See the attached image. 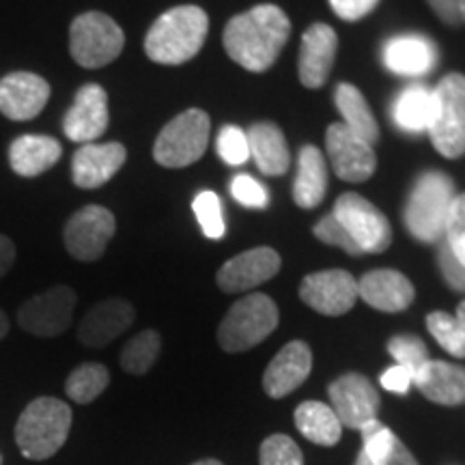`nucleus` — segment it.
I'll return each instance as SVG.
<instances>
[{"label": "nucleus", "instance_id": "c9c22d12", "mask_svg": "<svg viewBox=\"0 0 465 465\" xmlns=\"http://www.w3.org/2000/svg\"><path fill=\"white\" fill-rule=\"evenodd\" d=\"M259 461L261 465H304V457L289 435L274 433L261 444Z\"/></svg>", "mask_w": 465, "mask_h": 465}, {"label": "nucleus", "instance_id": "412c9836", "mask_svg": "<svg viewBox=\"0 0 465 465\" xmlns=\"http://www.w3.org/2000/svg\"><path fill=\"white\" fill-rule=\"evenodd\" d=\"M312 371V351L304 341H291L276 353L263 373V391L272 399H284L298 391Z\"/></svg>", "mask_w": 465, "mask_h": 465}, {"label": "nucleus", "instance_id": "dca6fc26", "mask_svg": "<svg viewBox=\"0 0 465 465\" xmlns=\"http://www.w3.org/2000/svg\"><path fill=\"white\" fill-rule=\"evenodd\" d=\"M108 116V93L100 84H84L75 93L72 108L63 119V132L69 141L86 144L95 143L106 132Z\"/></svg>", "mask_w": 465, "mask_h": 465}, {"label": "nucleus", "instance_id": "c03bdc74", "mask_svg": "<svg viewBox=\"0 0 465 465\" xmlns=\"http://www.w3.org/2000/svg\"><path fill=\"white\" fill-rule=\"evenodd\" d=\"M429 7L435 11V15L444 22L446 26H459L461 22V0H427Z\"/></svg>", "mask_w": 465, "mask_h": 465}, {"label": "nucleus", "instance_id": "3c124183", "mask_svg": "<svg viewBox=\"0 0 465 465\" xmlns=\"http://www.w3.org/2000/svg\"><path fill=\"white\" fill-rule=\"evenodd\" d=\"M457 317H459V319H461V322L465 323V300L461 302V304H459V306H457Z\"/></svg>", "mask_w": 465, "mask_h": 465}, {"label": "nucleus", "instance_id": "5701e85b", "mask_svg": "<svg viewBox=\"0 0 465 465\" xmlns=\"http://www.w3.org/2000/svg\"><path fill=\"white\" fill-rule=\"evenodd\" d=\"M414 383L431 403L446 407L465 403V366L429 360L416 373Z\"/></svg>", "mask_w": 465, "mask_h": 465}, {"label": "nucleus", "instance_id": "49530a36", "mask_svg": "<svg viewBox=\"0 0 465 465\" xmlns=\"http://www.w3.org/2000/svg\"><path fill=\"white\" fill-rule=\"evenodd\" d=\"M15 263V246L7 235H0V278Z\"/></svg>", "mask_w": 465, "mask_h": 465}, {"label": "nucleus", "instance_id": "e433bc0d", "mask_svg": "<svg viewBox=\"0 0 465 465\" xmlns=\"http://www.w3.org/2000/svg\"><path fill=\"white\" fill-rule=\"evenodd\" d=\"M218 155L229 166H242L250 158L246 132L237 125H224L218 134Z\"/></svg>", "mask_w": 465, "mask_h": 465}, {"label": "nucleus", "instance_id": "7ed1b4c3", "mask_svg": "<svg viewBox=\"0 0 465 465\" xmlns=\"http://www.w3.org/2000/svg\"><path fill=\"white\" fill-rule=\"evenodd\" d=\"M72 410L56 397H39L25 407L15 422V441L33 461L54 457L65 446L72 429Z\"/></svg>", "mask_w": 465, "mask_h": 465}, {"label": "nucleus", "instance_id": "c85d7f7f", "mask_svg": "<svg viewBox=\"0 0 465 465\" xmlns=\"http://www.w3.org/2000/svg\"><path fill=\"white\" fill-rule=\"evenodd\" d=\"M334 102L339 113L342 114V125H347L353 134H358L362 141L375 144L380 141V124H377L373 110L366 104L364 95L356 86L349 83H341L336 86Z\"/></svg>", "mask_w": 465, "mask_h": 465}, {"label": "nucleus", "instance_id": "4c0bfd02", "mask_svg": "<svg viewBox=\"0 0 465 465\" xmlns=\"http://www.w3.org/2000/svg\"><path fill=\"white\" fill-rule=\"evenodd\" d=\"M444 237L446 246L452 250L459 263L465 265V194H459L452 201L449 220H446Z\"/></svg>", "mask_w": 465, "mask_h": 465}, {"label": "nucleus", "instance_id": "2f4dec72", "mask_svg": "<svg viewBox=\"0 0 465 465\" xmlns=\"http://www.w3.org/2000/svg\"><path fill=\"white\" fill-rule=\"evenodd\" d=\"M162 349V336L155 330H143L121 349V369L130 375L149 373L151 366L158 362Z\"/></svg>", "mask_w": 465, "mask_h": 465}, {"label": "nucleus", "instance_id": "6ab92c4d", "mask_svg": "<svg viewBox=\"0 0 465 465\" xmlns=\"http://www.w3.org/2000/svg\"><path fill=\"white\" fill-rule=\"evenodd\" d=\"M136 319V311L127 300L110 298L97 302L78 325V341L84 347L102 349L119 339Z\"/></svg>", "mask_w": 465, "mask_h": 465}, {"label": "nucleus", "instance_id": "f03ea898", "mask_svg": "<svg viewBox=\"0 0 465 465\" xmlns=\"http://www.w3.org/2000/svg\"><path fill=\"white\" fill-rule=\"evenodd\" d=\"M209 33V17L196 5H182L162 14L144 37V52L160 65H183L199 54Z\"/></svg>", "mask_w": 465, "mask_h": 465}, {"label": "nucleus", "instance_id": "2eb2a0df", "mask_svg": "<svg viewBox=\"0 0 465 465\" xmlns=\"http://www.w3.org/2000/svg\"><path fill=\"white\" fill-rule=\"evenodd\" d=\"M281 254L274 248H252L226 261L218 270L216 282L224 293H246V291L272 281L281 272Z\"/></svg>", "mask_w": 465, "mask_h": 465}, {"label": "nucleus", "instance_id": "0eeeda50", "mask_svg": "<svg viewBox=\"0 0 465 465\" xmlns=\"http://www.w3.org/2000/svg\"><path fill=\"white\" fill-rule=\"evenodd\" d=\"M125 48V35L113 17L102 11L80 14L69 26V52L84 69L106 67Z\"/></svg>", "mask_w": 465, "mask_h": 465}, {"label": "nucleus", "instance_id": "a19ab883", "mask_svg": "<svg viewBox=\"0 0 465 465\" xmlns=\"http://www.w3.org/2000/svg\"><path fill=\"white\" fill-rule=\"evenodd\" d=\"M438 263H440L441 276H444V281L449 282V287L452 291H459V293H465V265L459 263V259L452 254V250L446 246V242L441 243L440 248Z\"/></svg>", "mask_w": 465, "mask_h": 465}, {"label": "nucleus", "instance_id": "9d476101", "mask_svg": "<svg viewBox=\"0 0 465 465\" xmlns=\"http://www.w3.org/2000/svg\"><path fill=\"white\" fill-rule=\"evenodd\" d=\"M75 302L78 298L72 287L56 284V287L26 300L17 311V323L28 334L52 339V336L65 332L72 325Z\"/></svg>", "mask_w": 465, "mask_h": 465}, {"label": "nucleus", "instance_id": "b1692460", "mask_svg": "<svg viewBox=\"0 0 465 465\" xmlns=\"http://www.w3.org/2000/svg\"><path fill=\"white\" fill-rule=\"evenodd\" d=\"M438 61V50L422 35H399L383 45V65L392 74L416 78L429 74Z\"/></svg>", "mask_w": 465, "mask_h": 465}, {"label": "nucleus", "instance_id": "4be33fe9", "mask_svg": "<svg viewBox=\"0 0 465 465\" xmlns=\"http://www.w3.org/2000/svg\"><path fill=\"white\" fill-rule=\"evenodd\" d=\"M358 298L381 312H401L416 298L414 284L397 270H371L358 281Z\"/></svg>", "mask_w": 465, "mask_h": 465}, {"label": "nucleus", "instance_id": "f704fd0d", "mask_svg": "<svg viewBox=\"0 0 465 465\" xmlns=\"http://www.w3.org/2000/svg\"><path fill=\"white\" fill-rule=\"evenodd\" d=\"M388 353L397 360L399 366H403V369L410 371L414 377L418 371L431 360L429 358L427 345H424V342L414 334L392 336V339L388 341Z\"/></svg>", "mask_w": 465, "mask_h": 465}, {"label": "nucleus", "instance_id": "9b49d317", "mask_svg": "<svg viewBox=\"0 0 465 465\" xmlns=\"http://www.w3.org/2000/svg\"><path fill=\"white\" fill-rule=\"evenodd\" d=\"M116 231L113 212L102 205H86L67 220L63 242L67 252L83 263L102 259Z\"/></svg>", "mask_w": 465, "mask_h": 465}, {"label": "nucleus", "instance_id": "f3484780", "mask_svg": "<svg viewBox=\"0 0 465 465\" xmlns=\"http://www.w3.org/2000/svg\"><path fill=\"white\" fill-rule=\"evenodd\" d=\"M50 100V84L42 75L14 72L0 80V114L11 121H31Z\"/></svg>", "mask_w": 465, "mask_h": 465}, {"label": "nucleus", "instance_id": "de8ad7c7", "mask_svg": "<svg viewBox=\"0 0 465 465\" xmlns=\"http://www.w3.org/2000/svg\"><path fill=\"white\" fill-rule=\"evenodd\" d=\"M7 332H9V319H7V315H5L3 308H0V341L7 336Z\"/></svg>", "mask_w": 465, "mask_h": 465}, {"label": "nucleus", "instance_id": "cd10ccee", "mask_svg": "<svg viewBox=\"0 0 465 465\" xmlns=\"http://www.w3.org/2000/svg\"><path fill=\"white\" fill-rule=\"evenodd\" d=\"M295 427L308 441L317 446H336L341 441L342 424L330 405L322 401H304L293 414Z\"/></svg>", "mask_w": 465, "mask_h": 465}, {"label": "nucleus", "instance_id": "c756f323", "mask_svg": "<svg viewBox=\"0 0 465 465\" xmlns=\"http://www.w3.org/2000/svg\"><path fill=\"white\" fill-rule=\"evenodd\" d=\"M394 124L407 134L427 132L433 116V91L422 84H411L401 93L392 108Z\"/></svg>", "mask_w": 465, "mask_h": 465}, {"label": "nucleus", "instance_id": "a18cd8bd", "mask_svg": "<svg viewBox=\"0 0 465 465\" xmlns=\"http://www.w3.org/2000/svg\"><path fill=\"white\" fill-rule=\"evenodd\" d=\"M383 465H420V463L416 461V457L411 455L410 449H407L403 441L397 438V440H394L392 449H391V452H388V457H386V461H383Z\"/></svg>", "mask_w": 465, "mask_h": 465}, {"label": "nucleus", "instance_id": "f8f14e48", "mask_svg": "<svg viewBox=\"0 0 465 465\" xmlns=\"http://www.w3.org/2000/svg\"><path fill=\"white\" fill-rule=\"evenodd\" d=\"M330 394V407L334 410V414L339 416L342 427L349 429H360L366 422L377 420L380 414V392L375 391V386L371 380H366L360 373H345L339 380H334L328 388Z\"/></svg>", "mask_w": 465, "mask_h": 465}, {"label": "nucleus", "instance_id": "09e8293b", "mask_svg": "<svg viewBox=\"0 0 465 465\" xmlns=\"http://www.w3.org/2000/svg\"><path fill=\"white\" fill-rule=\"evenodd\" d=\"M353 465H375L373 461H371L369 457H366V452L364 450H360V455H358V459H356V463Z\"/></svg>", "mask_w": 465, "mask_h": 465}, {"label": "nucleus", "instance_id": "7c9ffc66", "mask_svg": "<svg viewBox=\"0 0 465 465\" xmlns=\"http://www.w3.org/2000/svg\"><path fill=\"white\" fill-rule=\"evenodd\" d=\"M110 383V373L104 364L86 362L80 364L69 373L65 381V392L74 403L89 405L106 391Z\"/></svg>", "mask_w": 465, "mask_h": 465}, {"label": "nucleus", "instance_id": "a878e982", "mask_svg": "<svg viewBox=\"0 0 465 465\" xmlns=\"http://www.w3.org/2000/svg\"><path fill=\"white\" fill-rule=\"evenodd\" d=\"M250 155L257 162V168L267 177H278L284 174L291 166V151L284 141V134L278 125L270 121L254 124L246 132Z\"/></svg>", "mask_w": 465, "mask_h": 465}, {"label": "nucleus", "instance_id": "72a5a7b5", "mask_svg": "<svg viewBox=\"0 0 465 465\" xmlns=\"http://www.w3.org/2000/svg\"><path fill=\"white\" fill-rule=\"evenodd\" d=\"M192 209H194L196 220H199L203 232L209 240H223L224 237V216H223V203H220L218 194L212 190H203L192 201Z\"/></svg>", "mask_w": 465, "mask_h": 465}, {"label": "nucleus", "instance_id": "393cba45", "mask_svg": "<svg viewBox=\"0 0 465 465\" xmlns=\"http://www.w3.org/2000/svg\"><path fill=\"white\" fill-rule=\"evenodd\" d=\"M63 147L56 138L42 134H25L9 147V164L20 177H37L61 160Z\"/></svg>", "mask_w": 465, "mask_h": 465}, {"label": "nucleus", "instance_id": "603ef678", "mask_svg": "<svg viewBox=\"0 0 465 465\" xmlns=\"http://www.w3.org/2000/svg\"><path fill=\"white\" fill-rule=\"evenodd\" d=\"M461 22L465 25V0H461Z\"/></svg>", "mask_w": 465, "mask_h": 465}, {"label": "nucleus", "instance_id": "4468645a", "mask_svg": "<svg viewBox=\"0 0 465 465\" xmlns=\"http://www.w3.org/2000/svg\"><path fill=\"white\" fill-rule=\"evenodd\" d=\"M325 149L332 162L334 173L342 182L360 183L373 177L377 168V155L373 144H369L347 125L332 124L325 132Z\"/></svg>", "mask_w": 465, "mask_h": 465}, {"label": "nucleus", "instance_id": "ea45409f", "mask_svg": "<svg viewBox=\"0 0 465 465\" xmlns=\"http://www.w3.org/2000/svg\"><path fill=\"white\" fill-rule=\"evenodd\" d=\"M312 232H315V237L319 242L328 243V246L342 248L345 252L353 254V257L362 254V252H360V248L356 246V242L351 240V235H349V232L345 231V226H342L339 220L332 216V213L319 220V223L315 224V229H312Z\"/></svg>", "mask_w": 465, "mask_h": 465}, {"label": "nucleus", "instance_id": "ddd939ff", "mask_svg": "<svg viewBox=\"0 0 465 465\" xmlns=\"http://www.w3.org/2000/svg\"><path fill=\"white\" fill-rule=\"evenodd\" d=\"M300 298L322 315L341 317L356 306L358 281L345 270L315 272L302 281Z\"/></svg>", "mask_w": 465, "mask_h": 465}, {"label": "nucleus", "instance_id": "1a4fd4ad", "mask_svg": "<svg viewBox=\"0 0 465 465\" xmlns=\"http://www.w3.org/2000/svg\"><path fill=\"white\" fill-rule=\"evenodd\" d=\"M332 216L345 226V231L356 242L360 252L380 254L391 248L392 229L388 218L377 209L373 203L356 192L341 194L334 203Z\"/></svg>", "mask_w": 465, "mask_h": 465}, {"label": "nucleus", "instance_id": "a211bd4d", "mask_svg": "<svg viewBox=\"0 0 465 465\" xmlns=\"http://www.w3.org/2000/svg\"><path fill=\"white\" fill-rule=\"evenodd\" d=\"M336 48H339V37L332 26L317 22L306 28V33L302 35L298 61L300 80L306 89H322L328 83L334 67Z\"/></svg>", "mask_w": 465, "mask_h": 465}, {"label": "nucleus", "instance_id": "aec40b11", "mask_svg": "<svg viewBox=\"0 0 465 465\" xmlns=\"http://www.w3.org/2000/svg\"><path fill=\"white\" fill-rule=\"evenodd\" d=\"M127 160V149L121 143H86L74 153L72 177L83 190H95L108 183Z\"/></svg>", "mask_w": 465, "mask_h": 465}, {"label": "nucleus", "instance_id": "37998d69", "mask_svg": "<svg viewBox=\"0 0 465 465\" xmlns=\"http://www.w3.org/2000/svg\"><path fill=\"white\" fill-rule=\"evenodd\" d=\"M380 383L386 388L388 392L407 394L410 392L411 383H414V375H411L407 369H403V366L394 364V366H391V369L383 371L380 377Z\"/></svg>", "mask_w": 465, "mask_h": 465}, {"label": "nucleus", "instance_id": "20e7f679", "mask_svg": "<svg viewBox=\"0 0 465 465\" xmlns=\"http://www.w3.org/2000/svg\"><path fill=\"white\" fill-rule=\"evenodd\" d=\"M455 196V183L449 174L440 171L422 173L405 205V226L410 235L424 243L440 242Z\"/></svg>", "mask_w": 465, "mask_h": 465}, {"label": "nucleus", "instance_id": "423d86ee", "mask_svg": "<svg viewBox=\"0 0 465 465\" xmlns=\"http://www.w3.org/2000/svg\"><path fill=\"white\" fill-rule=\"evenodd\" d=\"M433 147L444 158L465 153V75L449 74L433 91V116L427 127Z\"/></svg>", "mask_w": 465, "mask_h": 465}, {"label": "nucleus", "instance_id": "bb28decb", "mask_svg": "<svg viewBox=\"0 0 465 465\" xmlns=\"http://www.w3.org/2000/svg\"><path fill=\"white\" fill-rule=\"evenodd\" d=\"M328 192V164L323 153L312 144L302 147L298 155V174L293 183V201L302 209L322 205Z\"/></svg>", "mask_w": 465, "mask_h": 465}, {"label": "nucleus", "instance_id": "473e14b6", "mask_svg": "<svg viewBox=\"0 0 465 465\" xmlns=\"http://www.w3.org/2000/svg\"><path fill=\"white\" fill-rule=\"evenodd\" d=\"M427 330L444 351L455 358H465V323L450 312L435 311L427 315Z\"/></svg>", "mask_w": 465, "mask_h": 465}, {"label": "nucleus", "instance_id": "79ce46f5", "mask_svg": "<svg viewBox=\"0 0 465 465\" xmlns=\"http://www.w3.org/2000/svg\"><path fill=\"white\" fill-rule=\"evenodd\" d=\"M377 5H380V0H330V7L345 22L362 20Z\"/></svg>", "mask_w": 465, "mask_h": 465}, {"label": "nucleus", "instance_id": "8fccbe9b", "mask_svg": "<svg viewBox=\"0 0 465 465\" xmlns=\"http://www.w3.org/2000/svg\"><path fill=\"white\" fill-rule=\"evenodd\" d=\"M192 465H224V463H220L218 459H201V461H196Z\"/></svg>", "mask_w": 465, "mask_h": 465}, {"label": "nucleus", "instance_id": "6e6552de", "mask_svg": "<svg viewBox=\"0 0 465 465\" xmlns=\"http://www.w3.org/2000/svg\"><path fill=\"white\" fill-rule=\"evenodd\" d=\"M212 121L205 110L190 108L168 121L153 144V160L164 168H185L205 155Z\"/></svg>", "mask_w": 465, "mask_h": 465}, {"label": "nucleus", "instance_id": "58836bf2", "mask_svg": "<svg viewBox=\"0 0 465 465\" xmlns=\"http://www.w3.org/2000/svg\"><path fill=\"white\" fill-rule=\"evenodd\" d=\"M231 194L240 205L250 209H265L270 205V194L257 179L250 174H235L231 182Z\"/></svg>", "mask_w": 465, "mask_h": 465}, {"label": "nucleus", "instance_id": "f257e3e1", "mask_svg": "<svg viewBox=\"0 0 465 465\" xmlns=\"http://www.w3.org/2000/svg\"><path fill=\"white\" fill-rule=\"evenodd\" d=\"M291 22L276 5H257L224 26V52L248 72H267L289 42Z\"/></svg>", "mask_w": 465, "mask_h": 465}, {"label": "nucleus", "instance_id": "39448f33", "mask_svg": "<svg viewBox=\"0 0 465 465\" xmlns=\"http://www.w3.org/2000/svg\"><path fill=\"white\" fill-rule=\"evenodd\" d=\"M278 328V306L265 293H250L229 308L218 328L224 351L242 353L257 347Z\"/></svg>", "mask_w": 465, "mask_h": 465}]
</instances>
